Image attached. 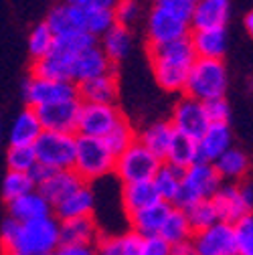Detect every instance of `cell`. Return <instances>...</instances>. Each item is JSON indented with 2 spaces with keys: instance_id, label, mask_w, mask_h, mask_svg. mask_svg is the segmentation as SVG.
Wrapping results in <instances>:
<instances>
[{
  "instance_id": "cell-26",
  "label": "cell",
  "mask_w": 253,
  "mask_h": 255,
  "mask_svg": "<svg viewBox=\"0 0 253 255\" xmlns=\"http://www.w3.org/2000/svg\"><path fill=\"white\" fill-rule=\"evenodd\" d=\"M172 138H174V128L170 126V122H154V124L146 126L144 130L136 136V140L146 150H150L156 158H160L162 162L166 160V154H168Z\"/></svg>"
},
{
  "instance_id": "cell-56",
  "label": "cell",
  "mask_w": 253,
  "mask_h": 255,
  "mask_svg": "<svg viewBox=\"0 0 253 255\" xmlns=\"http://www.w3.org/2000/svg\"><path fill=\"white\" fill-rule=\"evenodd\" d=\"M0 136H2V126H0Z\"/></svg>"
},
{
  "instance_id": "cell-5",
  "label": "cell",
  "mask_w": 253,
  "mask_h": 255,
  "mask_svg": "<svg viewBox=\"0 0 253 255\" xmlns=\"http://www.w3.org/2000/svg\"><path fill=\"white\" fill-rule=\"evenodd\" d=\"M59 247V221L55 217L18 223L16 235L6 251H24L35 255H51Z\"/></svg>"
},
{
  "instance_id": "cell-45",
  "label": "cell",
  "mask_w": 253,
  "mask_h": 255,
  "mask_svg": "<svg viewBox=\"0 0 253 255\" xmlns=\"http://www.w3.org/2000/svg\"><path fill=\"white\" fill-rule=\"evenodd\" d=\"M142 241H144V237L130 231V229L122 235H118L120 255H140L142 253Z\"/></svg>"
},
{
  "instance_id": "cell-29",
  "label": "cell",
  "mask_w": 253,
  "mask_h": 255,
  "mask_svg": "<svg viewBox=\"0 0 253 255\" xmlns=\"http://www.w3.org/2000/svg\"><path fill=\"white\" fill-rule=\"evenodd\" d=\"M41 132H43V128H41V122H39L35 110L26 108L16 116V120L10 128L8 142H10V146H33L39 140Z\"/></svg>"
},
{
  "instance_id": "cell-49",
  "label": "cell",
  "mask_w": 253,
  "mask_h": 255,
  "mask_svg": "<svg viewBox=\"0 0 253 255\" xmlns=\"http://www.w3.org/2000/svg\"><path fill=\"white\" fill-rule=\"evenodd\" d=\"M122 2V0H77L75 6H83V8H91V10H110L114 12V8Z\"/></svg>"
},
{
  "instance_id": "cell-18",
  "label": "cell",
  "mask_w": 253,
  "mask_h": 255,
  "mask_svg": "<svg viewBox=\"0 0 253 255\" xmlns=\"http://www.w3.org/2000/svg\"><path fill=\"white\" fill-rule=\"evenodd\" d=\"M231 12L229 0H197L191 14V30L225 28Z\"/></svg>"
},
{
  "instance_id": "cell-7",
  "label": "cell",
  "mask_w": 253,
  "mask_h": 255,
  "mask_svg": "<svg viewBox=\"0 0 253 255\" xmlns=\"http://www.w3.org/2000/svg\"><path fill=\"white\" fill-rule=\"evenodd\" d=\"M160 166H162L160 158H156L136 140L128 150L116 158L114 174L122 180V184L142 182V180H152Z\"/></svg>"
},
{
  "instance_id": "cell-44",
  "label": "cell",
  "mask_w": 253,
  "mask_h": 255,
  "mask_svg": "<svg viewBox=\"0 0 253 255\" xmlns=\"http://www.w3.org/2000/svg\"><path fill=\"white\" fill-rule=\"evenodd\" d=\"M154 6L164 8L176 16H180L182 20H191L193 8H195V0H154Z\"/></svg>"
},
{
  "instance_id": "cell-32",
  "label": "cell",
  "mask_w": 253,
  "mask_h": 255,
  "mask_svg": "<svg viewBox=\"0 0 253 255\" xmlns=\"http://www.w3.org/2000/svg\"><path fill=\"white\" fill-rule=\"evenodd\" d=\"M130 47H132V33H130L128 26L114 24L102 37V51L106 53V57L110 59L112 65L120 63L126 55H128Z\"/></svg>"
},
{
  "instance_id": "cell-28",
  "label": "cell",
  "mask_w": 253,
  "mask_h": 255,
  "mask_svg": "<svg viewBox=\"0 0 253 255\" xmlns=\"http://www.w3.org/2000/svg\"><path fill=\"white\" fill-rule=\"evenodd\" d=\"M158 201L160 199H158V193H156L152 180L122 184V205H124L126 215H132L140 209H146Z\"/></svg>"
},
{
  "instance_id": "cell-52",
  "label": "cell",
  "mask_w": 253,
  "mask_h": 255,
  "mask_svg": "<svg viewBox=\"0 0 253 255\" xmlns=\"http://www.w3.org/2000/svg\"><path fill=\"white\" fill-rule=\"evenodd\" d=\"M170 255H195L191 241L188 243H178V245H170Z\"/></svg>"
},
{
  "instance_id": "cell-8",
  "label": "cell",
  "mask_w": 253,
  "mask_h": 255,
  "mask_svg": "<svg viewBox=\"0 0 253 255\" xmlns=\"http://www.w3.org/2000/svg\"><path fill=\"white\" fill-rule=\"evenodd\" d=\"M22 95L30 110H37L41 106L77 100V85L71 81H51V79H39L28 77L22 83Z\"/></svg>"
},
{
  "instance_id": "cell-35",
  "label": "cell",
  "mask_w": 253,
  "mask_h": 255,
  "mask_svg": "<svg viewBox=\"0 0 253 255\" xmlns=\"http://www.w3.org/2000/svg\"><path fill=\"white\" fill-rule=\"evenodd\" d=\"M136 136L138 134L134 130V126L128 122V118H124V120H120V124L114 128V130L104 138V142L110 148V152L118 158L122 152H126L136 142Z\"/></svg>"
},
{
  "instance_id": "cell-17",
  "label": "cell",
  "mask_w": 253,
  "mask_h": 255,
  "mask_svg": "<svg viewBox=\"0 0 253 255\" xmlns=\"http://www.w3.org/2000/svg\"><path fill=\"white\" fill-rule=\"evenodd\" d=\"M102 229L93 217H81V219H67L59 221V245H91L102 237Z\"/></svg>"
},
{
  "instance_id": "cell-53",
  "label": "cell",
  "mask_w": 253,
  "mask_h": 255,
  "mask_svg": "<svg viewBox=\"0 0 253 255\" xmlns=\"http://www.w3.org/2000/svg\"><path fill=\"white\" fill-rule=\"evenodd\" d=\"M245 28H247V33H249V37L253 39V10H249L247 14H245Z\"/></svg>"
},
{
  "instance_id": "cell-42",
  "label": "cell",
  "mask_w": 253,
  "mask_h": 255,
  "mask_svg": "<svg viewBox=\"0 0 253 255\" xmlns=\"http://www.w3.org/2000/svg\"><path fill=\"white\" fill-rule=\"evenodd\" d=\"M205 114L209 124H229V116H231V108L227 104V100H211L205 102Z\"/></svg>"
},
{
  "instance_id": "cell-9",
  "label": "cell",
  "mask_w": 253,
  "mask_h": 255,
  "mask_svg": "<svg viewBox=\"0 0 253 255\" xmlns=\"http://www.w3.org/2000/svg\"><path fill=\"white\" fill-rule=\"evenodd\" d=\"M126 116L118 110V106H98V104H81L77 136L87 138H106Z\"/></svg>"
},
{
  "instance_id": "cell-51",
  "label": "cell",
  "mask_w": 253,
  "mask_h": 255,
  "mask_svg": "<svg viewBox=\"0 0 253 255\" xmlns=\"http://www.w3.org/2000/svg\"><path fill=\"white\" fill-rule=\"evenodd\" d=\"M239 188H241V197H243L245 205H247V207H249V211H251V209H253V184L241 182V184H239Z\"/></svg>"
},
{
  "instance_id": "cell-41",
  "label": "cell",
  "mask_w": 253,
  "mask_h": 255,
  "mask_svg": "<svg viewBox=\"0 0 253 255\" xmlns=\"http://www.w3.org/2000/svg\"><path fill=\"white\" fill-rule=\"evenodd\" d=\"M85 10H87V33L93 35L96 39L104 37L116 24L114 12H110V10H91V8H85Z\"/></svg>"
},
{
  "instance_id": "cell-48",
  "label": "cell",
  "mask_w": 253,
  "mask_h": 255,
  "mask_svg": "<svg viewBox=\"0 0 253 255\" xmlns=\"http://www.w3.org/2000/svg\"><path fill=\"white\" fill-rule=\"evenodd\" d=\"M51 255H98L91 245H59Z\"/></svg>"
},
{
  "instance_id": "cell-33",
  "label": "cell",
  "mask_w": 253,
  "mask_h": 255,
  "mask_svg": "<svg viewBox=\"0 0 253 255\" xmlns=\"http://www.w3.org/2000/svg\"><path fill=\"white\" fill-rule=\"evenodd\" d=\"M182 174H184V170L174 168L166 162H162V166L158 168V172L152 178V184L158 193V199L162 203H168V205L174 203L178 190H180V184H182Z\"/></svg>"
},
{
  "instance_id": "cell-1",
  "label": "cell",
  "mask_w": 253,
  "mask_h": 255,
  "mask_svg": "<svg viewBox=\"0 0 253 255\" xmlns=\"http://www.w3.org/2000/svg\"><path fill=\"white\" fill-rule=\"evenodd\" d=\"M148 55L158 85L172 93H184L188 71L197 59L191 35L164 45H148Z\"/></svg>"
},
{
  "instance_id": "cell-14",
  "label": "cell",
  "mask_w": 253,
  "mask_h": 255,
  "mask_svg": "<svg viewBox=\"0 0 253 255\" xmlns=\"http://www.w3.org/2000/svg\"><path fill=\"white\" fill-rule=\"evenodd\" d=\"M116 67L110 63V59L106 57V53L102 51L100 45L81 51L77 57H73L71 61V83L79 85L83 81L102 77L106 73H114Z\"/></svg>"
},
{
  "instance_id": "cell-23",
  "label": "cell",
  "mask_w": 253,
  "mask_h": 255,
  "mask_svg": "<svg viewBox=\"0 0 253 255\" xmlns=\"http://www.w3.org/2000/svg\"><path fill=\"white\" fill-rule=\"evenodd\" d=\"M81 184H85L77 172L71 168V170H55L37 190L49 201L51 207L59 205L63 199H67L73 190H77Z\"/></svg>"
},
{
  "instance_id": "cell-6",
  "label": "cell",
  "mask_w": 253,
  "mask_h": 255,
  "mask_svg": "<svg viewBox=\"0 0 253 255\" xmlns=\"http://www.w3.org/2000/svg\"><path fill=\"white\" fill-rule=\"evenodd\" d=\"M75 144L77 134L61 132H41L39 140L33 144L37 162L53 170H71L75 162Z\"/></svg>"
},
{
  "instance_id": "cell-27",
  "label": "cell",
  "mask_w": 253,
  "mask_h": 255,
  "mask_svg": "<svg viewBox=\"0 0 253 255\" xmlns=\"http://www.w3.org/2000/svg\"><path fill=\"white\" fill-rule=\"evenodd\" d=\"M217 174L221 176L223 182H233L239 184V180H243L249 172V158L243 150L239 148H229L225 154H221L217 160L213 162Z\"/></svg>"
},
{
  "instance_id": "cell-13",
  "label": "cell",
  "mask_w": 253,
  "mask_h": 255,
  "mask_svg": "<svg viewBox=\"0 0 253 255\" xmlns=\"http://www.w3.org/2000/svg\"><path fill=\"white\" fill-rule=\"evenodd\" d=\"M191 35V22L154 6L148 16V45H164Z\"/></svg>"
},
{
  "instance_id": "cell-4",
  "label": "cell",
  "mask_w": 253,
  "mask_h": 255,
  "mask_svg": "<svg viewBox=\"0 0 253 255\" xmlns=\"http://www.w3.org/2000/svg\"><path fill=\"white\" fill-rule=\"evenodd\" d=\"M221 184H223V180H221V176L217 174V170L211 162H197L191 168L184 170L182 184H180V190H178L172 207L186 211L201 201H209L215 197Z\"/></svg>"
},
{
  "instance_id": "cell-21",
  "label": "cell",
  "mask_w": 253,
  "mask_h": 255,
  "mask_svg": "<svg viewBox=\"0 0 253 255\" xmlns=\"http://www.w3.org/2000/svg\"><path fill=\"white\" fill-rule=\"evenodd\" d=\"M172 205L168 203H162V201H158L146 209H140L132 215H128V221H130V231L142 235V237H154L160 233L162 225H164V221L170 213Z\"/></svg>"
},
{
  "instance_id": "cell-10",
  "label": "cell",
  "mask_w": 253,
  "mask_h": 255,
  "mask_svg": "<svg viewBox=\"0 0 253 255\" xmlns=\"http://www.w3.org/2000/svg\"><path fill=\"white\" fill-rule=\"evenodd\" d=\"M170 126L174 128V132L191 138V140H201L207 132V128L211 126L205 114V106L193 98H180L172 110V118H170Z\"/></svg>"
},
{
  "instance_id": "cell-24",
  "label": "cell",
  "mask_w": 253,
  "mask_h": 255,
  "mask_svg": "<svg viewBox=\"0 0 253 255\" xmlns=\"http://www.w3.org/2000/svg\"><path fill=\"white\" fill-rule=\"evenodd\" d=\"M233 136L229 130V124H211L207 128L205 136L199 140V154L201 162H215L221 154H225L231 148Z\"/></svg>"
},
{
  "instance_id": "cell-37",
  "label": "cell",
  "mask_w": 253,
  "mask_h": 255,
  "mask_svg": "<svg viewBox=\"0 0 253 255\" xmlns=\"http://www.w3.org/2000/svg\"><path fill=\"white\" fill-rule=\"evenodd\" d=\"M184 213H186L188 223H191V227H193L195 233L205 231V229L213 227L215 223H219V215H217V209H215V205H213L211 199L193 205L191 209H186Z\"/></svg>"
},
{
  "instance_id": "cell-3",
  "label": "cell",
  "mask_w": 253,
  "mask_h": 255,
  "mask_svg": "<svg viewBox=\"0 0 253 255\" xmlns=\"http://www.w3.org/2000/svg\"><path fill=\"white\" fill-rule=\"evenodd\" d=\"M114 166H116V156L110 152V148L102 138L77 136L73 170L85 184L100 180L108 174H114Z\"/></svg>"
},
{
  "instance_id": "cell-50",
  "label": "cell",
  "mask_w": 253,
  "mask_h": 255,
  "mask_svg": "<svg viewBox=\"0 0 253 255\" xmlns=\"http://www.w3.org/2000/svg\"><path fill=\"white\" fill-rule=\"evenodd\" d=\"M53 172H55L53 168H49V166H45V164L37 162V164H35L33 168H30L26 174L30 176V180H33V182H35V186L39 188V186H41V184H43V182H45V180H47V178H49Z\"/></svg>"
},
{
  "instance_id": "cell-2",
  "label": "cell",
  "mask_w": 253,
  "mask_h": 255,
  "mask_svg": "<svg viewBox=\"0 0 253 255\" xmlns=\"http://www.w3.org/2000/svg\"><path fill=\"white\" fill-rule=\"evenodd\" d=\"M227 83L229 75L223 59H195L191 71H188L184 95L201 104L211 100H223Z\"/></svg>"
},
{
  "instance_id": "cell-12",
  "label": "cell",
  "mask_w": 253,
  "mask_h": 255,
  "mask_svg": "<svg viewBox=\"0 0 253 255\" xmlns=\"http://www.w3.org/2000/svg\"><path fill=\"white\" fill-rule=\"evenodd\" d=\"M195 255H237L235 229L229 223H215L213 227L199 231L191 239Z\"/></svg>"
},
{
  "instance_id": "cell-39",
  "label": "cell",
  "mask_w": 253,
  "mask_h": 255,
  "mask_svg": "<svg viewBox=\"0 0 253 255\" xmlns=\"http://www.w3.org/2000/svg\"><path fill=\"white\" fill-rule=\"evenodd\" d=\"M6 164H8V170L28 172L37 164V156H35L33 146H10L6 152Z\"/></svg>"
},
{
  "instance_id": "cell-31",
  "label": "cell",
  "mask_w": 253,
  "mask_h": 255,
  "mask_svg": "<svg viewBox=\"0 0 253 255\" xmlns=\"http://www.w3.org/2000/svg\"><path fill=\"white\" fill-rule=\"evenodd\" d=\"M158 235H160L168 245H178V243H188L191 241L195 231L191 227V223H188L186 213L182 209L172 207Z\"/></svg>"
},
{
  "instance_id": "cell-30",
  "label": "cell",
  "mask_w": 253,
  "mask_h": 255,
  "mask_svg": "<svg viewBox=\"0 0 253 255\" xmlns=\"http://www.w3.org/2000/svg\"><path fill=\"white\" fill-rule=\"evenodd\" d=\"M166 164L174 166V168H180V170H186L191 168L193 164L201 162V154H199V142L197 140H191L178 132H174V138L170 142V148H168V154H166Z\"/></svg>"
},
{
  "instance_id": "cell-15",
  "label": "cell",
  "mask_w": 253,
  "mask_h": 255,
  "mask_svg": "<svg viewBox=\"0 0 253 255\" xmlns=\"http://www.w3.org/2000/svg\"><path fill=\"white\" fill-rule=\"evenodd\" d=\"M45 24L49 26L53 37L87 33V10L75 4H57L47 14Z\"/></svg>"
},
{
  "instance_id": "cell-22",
  "label": "cell",
  "mask_w": 253,
  "mask_h": 255,
  "mask_svg": "<svg viewBox=\"0 0 253 255\" xmlns=\"http://www.w3.org/2000/svg\"><path fill=\"white\" fill-rule=\"evenodd\" d=\"M8 217L18 223L39 221V219L53 217V207L49 205V201L39 190H33V193L22 195V197L14 199L12 203H8Z\"/></svg>"
},
{
  "instance_id": "cell-25",
  "label": "cell",
  "mask_w": 253,
  "mask_h": 255,
  "mask_svg": "<svg viewBox=\"0 0 253 255\" xmlns=\"http://www.w3.org/2000/svg\"><path fill=\"white\" fill-rule=\"evenodd\" d=\"M191 43L197 59H223L227 51V30L225 28L191 30Z\"/></svg>"
},
{
  "instance_id": "cell-46",
  "label": "cell",
  "mask_w": 253,
  "mask_h": 255,
  "mask_svg": "<svg viewBox=\"0 0 253 255\" xmlns=\"http://www.w3.org/2000/svg\"><path fill=\"white\" fill-rule=\"evenodd\" d=\"M140 255H170V245L160 237H144L142 241V253Z\"/></svg>"
},
{
  "instance_id": "cell-43",
  "label": "cell",
  "mask_w": 253,
  "mask_h": 255,
  "mask_svg": "<svg viewBox=\"0 0 253 255\" xmlns=\"http://www.w3.org/2000/svg\"><path fill=\"white\" fill-rule=\"evenodd\" d=\"M138 2L136 0H122V2L114 8V22L116 24H122V26H128L138 18Z\"/></svg>"
},
{
  "instance_id": "cell-40",
  "label": "cell",
  "mask_w": 253,
  "mask_h": 255,
  "mask_svg": "<svg viewBox=\"0 0 253 255\" xmlns=\"http://www.w3.org/2000/svg\"><path fill=\"white\" fill-rule=\"evenodd\" d=\"M235 243L237 255H253V215L243 217L235 225Z\"/></svg>"
},
{
  "instance_id": "cell-36",
  "label": "cell",
  "mask_w": 253,
  "mask_h": 255,
  "mask_svg": "<svg viewBox=\"0 0 253 255\" xmlns=\"http://www.w3.org/2000/svg\"><path fill=\"white\" fill-rule=\"evenodd\" d=\"M37 190L35 182L30 180V176L26 172H14V170H8L4 180H2V199L4 203H12L14 199L22 197V195H28Z\"/></svg>"
},
{
  "instance_id": "cell-47",
  "label": "cell",
  "mask_w": 253,
  "mask_h": 255,
  "mask_svg": "<svg viewBox=\"0 0 253 255\" xmlns=\"http://www.w3.org/2000/svg\"><path fill=\"white\" fill-rule=\"evenodd\" d=\"M96 253L98 255H120L118 235H106V233H102L100 241L96 243Z\"/></svg>"
},
{
  "instance_id": "cell-54",
  "label": "cell",
  "mask_w": 253,
  "mask_h": 255,
  "mask_svg": "<svg viewBox=\"0 0 253 255\" xmlns=\"http://www.w3.org/2000/svg\"><path fill=\"white\" fill-rule=\"evenodd\" d=\"M2 255H35V253H24V251H2Z\"/></svg>"
},
{
  "instance_id": "cell-34",
  "label": "cell",
  "mask_w": 253,
  "mask_h": 255,
  "mask_svg": "<svg viewBox=\"0 0 253 255\" xmlns=\"http://www.w3.org/2000/svg\"><path fill=\"white\" fill-rule=\"evenodd\" d=\"M96 45H100V43H98V39L93 35H89V33H75V35H67V37H55L51 53L57 55V57H63V59H73L81 51L91 49Z\"/></svg>"
},
{
  "instance_id": "cell-16",
  "label": "cell",
  "mask_w": 253,
  "mask_h": 255,
  "mask_svg": "<svg viewBox=\"0 0 253 255\" xmlns=\"http://www.w3.org/2000/svg\"><path fill=\"white\" fill-rule=\"evenodd\" d=\"M211 201H213V205L217 209V215H219V221L221 223H229V225H235V223L241 221L243 217L251 215L249 207L245 205V201L241 197L239 184L223 182Z\"/></svg>"
},
{
  "instance_id": "cell-38",
  "label": "cell",
  "mask_w": 253,
  "mask_h": 255,
  "mask_svg": "<svg viewBox=\"0 0 253 255\" xmlns=\"http://www.w3.org/2000/svg\"><path fill=\"white\" fill-rule=\"evenodd\" d=\"M53 43H55V37L49 30V26L45 22H39L28 35V53L33 57V61L47 57L53 49Z\"/></svg>"
},
{
  "instance_id": "cell-19",
  "label": "cell",
  "mask_w": 253,
  "mask_h": 255,
  "mask_svg": "<svg viewBox=\"0 0 253 255\" xmlns=\"http://www.w3.org/2000/svg\"><path fill=\"white\" fill-rule=\"evenodd\" d=\"M77 100L81 104L116 106V100H118V75H116V71L79 83L77 85Z\"/></svg>"
},
{
  "instance_id": "cell-55",
  "label": "cell",
  "mask_w": 253,
  "mask_h": 255,
  "mask_svg": "<svg viewBox=\"0 0 253 255\" xmlns=\"http://www.w3.org/2000/svg\"><path fill=\"white\" fill-rule=\"evenodd\" d=\"M63 4H77V0H63Z\"/></svg>"
},
{
  "instance_id": "cell-20",
  "label": "cell",
  "mask_w": 253,
  "mask_h": 255,
  "mask_svg": "<svg viewBox=\"0 0 253 255\" xmlns=\"http://www.w3.org/2000/svg\"><path fill=\"white\" fill-rule=\"evenodd\" d=\"M96 209V195L89 184H81L77 190L63 199L59 205L53 207L57 221H67V219H81V217H93Z\"/></svg>"
},
{
  "instance_id": "cell-11",
  "label": "cell",
  "mask_w": 253,
  "mask_h": 255,
  "mask_svg": "<svg viewBox=\"0 0 253 255\" xmlns=\"http://www.w3.org/2000/svg\"><path fill=\"white\" fill-rule=\"evenodd\" d=\"M79 112H81L79 100L57 102V104L41 106L35 110L45 132H61V134H77Z\"/></svg>"
}]
</instances>
